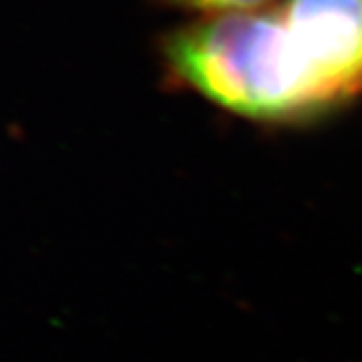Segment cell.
<instances>
[{
  "label": "cell",
  "instance_id": "cell-3",
  "mask_svg": "<svg viewBox=\"0 0 362 362\" xmlns=\"http://www.w3.org/2000/svg\"><path fill=\"white\" fill-rule=\"evenodd\" d=\"M169 4H175L181 8L192 11H207V13H246L252 8H258L268 0H168Z\"/></svg>",
  "mask_w": 362,
  "mask_h": 362
},
{
  "label": "cell",
  "instance_id": "cell-1",
  "mask_svg": "<svg viewBox=\"0 0 362 362\" xmlns=\"http://www.w3.org/2000/svg\"><path fill=\"white\" fill-rule=\"evenodd\" d=\"M165 54L183 83L252 119L296 121L338 103L300 49L282 8L183 26L168 39Z\"/></svg>",
  "mask_w": 362,
  "mask_h": 362
},
{
  "label": "cell",
  "instance_id": "cell-2",
  "mask_svg": "<svg viewBox=\"0 0 362 362\" xmlns=\"http://www.w3.org/2000/svg\"><path fill=\"white\" fill-rule=\"evenodd\" d=\"M286 21L300 49L340 101L362 87V0H288Z\"/></svg>",
  "mask_w": 362,
  "mask_h": 362
}]
</instances>
